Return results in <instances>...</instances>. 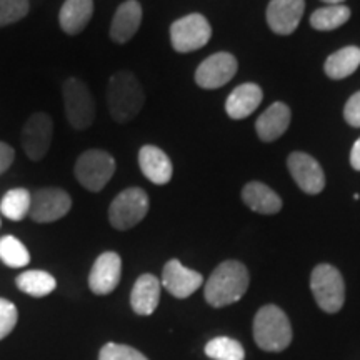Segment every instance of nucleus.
Returning <instances> with one entry per match:
<instances>
[{"label":"nucleus","instance_id":"f257e3e1","mask_svg":"<svg viewBox=\"0 0 360 360\" xmlns=\"http://www.w3.org/2000/svg\"><path fill=\"white\" fill-rule=\"evenodd\" d=\"M249 289V270L237 260H225L214 270L205 283L204 295L212 307L236 304Z\"/></svg>","mask_w":360,"mask_h":360},{"label":"nucleus","instance_id":"f03ea898","mask_svg":"<svg viewBox=\"0 0 360 360\" xmlns=\"http://www.w3.org/2000/svg\"><path fill=\"white\" fill-rule=\"evenodd\" d=\"M107 103L112 119L119 124H127L141 114L146 94L132 72L120 70L112 75L107 89Z\"/></svg>","mask_w":360,"mask_h":360},{"label":"nucleus","instance_id":"7ed1b4c3","mask_svg":"<svg viewBox=\"0 0 360 360\" xmlns=\"http://www.w3.org/2000/svg\"><path fill=\"white\" fill-rule=\"evenodd\" d=\"M254 339L265 352H282L292 342V327L277 305H264L254 319Z\"/></svg>","mask_w":360,"mask_h":360},{"label":"nucleus","instance_id":"20e7f679","mask_svg":"<svg viewBox=\"0 0 360 360\" xmlns=\"http://www.w3.org/2000/svg\"><path fill=\"white\" fill-rule=\"evenodd\" d=\"M310 289L314 299L323 312L335 314L345 302V283L339 269L330 264H321L312 270Z\"/></svg>","mask_w":360,"mask_h":360},{"label":"nucleus","instance_id":"39448f33","mask_svg":"<svg viewBox=\"0 0 360 360\" xmlns=\"http://www.w3.org/2000/svg\"><path fill=\"white\" fill-rule=\"evenodd\" d=\"M115 174V160L109 152L90 148L79 155L74 175L77 182L90 192H101Z\"/></svg>","mask_w":360,"mask_h":360},{"label":"nucleus","instance_id":"423d86ee","mask_svg":"<svg viewBox=\"0 0 360 360\" xmlns=\"http://www.w3.org/2000/svg\"><path fill=\"white\" fill-rule=\"evenodd\" d=\"M64 109L69 124L75 130H85L96 120V101L84 80L69 77L64 82Z\"/></svg>","mask_w":360,"mask_h":360},{"label":"nucleus","instance_id":"0eeeda50","mask_svg":"<svg viewBox=\"0 0 360 360\" xmlns=\"http://www.w3.org/2000/svg\"><path fill=\"white\" fill-rule=\"evenodd\" d=\"M148 212V195L141 187L120 192L109 207V220L117 231H129L142 222Z\"/></svg>","mask_w":360,"mask_h":360},{"label":"nucleus","instance_id":"6e6552de","mask_svg":"<svg viewBox=\"0 0 360 360\" xmlns=\"http://www.w3.org/2000/svg\"><path fill=\"white\" fill-rule=\"evenodd\" d=\"M212 27L202 13H188L170 25V42L180 53L199 51L209 44Z\"/></svg>","mask_w":360,"mask_h":360},{"label":"nucleus","instance_id":"1a4fd4ad","mask_svg":"<svg viewBox=\"0 0 360 360\" xmlns=\"http://www.w3.org/2000/svg\"><path fill=\"white\" fill-rule=\"evenodd\" d=\"M53 137V122L45 112H35L25 120L20 132V142L25 155L39 162L47 155Z\"/></svg>","mask_w":360,"mask_h":360},{"label":"nucleus","instance_id":"9d476101","mask_svg":"<svg viewBox=\"0 0 360 360\" xmlns=\"http://www.w3.org/2000/svg\"><path fill=\"white\" fill-rule=\"evenodd\" d=\"M70 207L72 199L65 191L58 187H44L32 195L29 217L39 224L56 222L70 212Z\"/></svg>","mask_w":360,"mask_h":360},{"label":"nucleus","instance_id":"9b49d317","mask_svg":"<svg viewBox=\"0 0 360 360\" xmlns=\"http://www.w3.org/2000/svg\"><path fill=\"white\" fill-rule=\"evenodd\" d=\"M237 58L229 52H217L207 57L195 70V84L202 89L214 90L231 82L237 74Z\"/></svg>","mask_w":360,"mask_h":360},{"label":"nucleus","instance_id":"f8f14e48","mask_svg":"<svg viewBox=\"0 0 360 360\" xmlns=\"http://www.w3.org/2000/svg\"><path fill=\"white\" fill-rule=\"evenodd\" d=\"M287 167L300 191L309 195H317L326 187V175L317 160L305 152H292L287 159Z\"/></svg>","mask_w":360,"mask_h":360},{"label":"nucleus","instance_id":"ddd939ff","mask_svg":"<svg viewBox=\"0 0 360 360\" xmlns=\"http://www.w3.org/2000/svg\"><path fill=\"white\" fill-rule=\"evenodd\" d=\"M122 274V259L115 252H103L94 264L89 276V287L94 294L107 295L115 290Z\"/></svg>","mask_w":360,"mask_h":360},{"label":"nucleus","instance_id":"4468645a","mask_svg":"<svg viewBox=\"0 0 360 360\" xmlns=\"http://www.w3.org/2000/svg\"><path fill=\"white\" fill-rule=\"evenodd\" d=\"M304 8L305 0H270L265 12L270 30L277 35H290L299 27Z\"/></svg>","mask_w":360,"mask_h":360},{"label":"nucleus","instance_id":"2eb2a0df","mask_svg":"<svg viewBox=\"0 0 360 360\" xmlns=\"http://www.w3.org/2000/svg\"><path fill=\"white\" fill-rule=\"evenodd\" d=\"M204 283L202 274L195 270L187 269L177 259L169 260L165 264L164 272H162V285L167 289L169 294H172L177 299H187L191 297L200 285Z\"/></svg>","mask_w":360,"mask_h":360},{"label":"nucleus","instance_id":"dca6fc26","mask_svg":"<svg viewBox=\"0 0 360 360\" xmlns=\"http://www.w3.org/2000/svg\"><path fill=\"white\" fill-rule=\"evenodd\" d=\"M139 167L155 186H165L174 175L172 162L164 150L155 146H143L139 152Z\"/></svg>","mask_w":360,"mask_h":360},{"label":"nucleus","instance_id":"f3484780","mask_svg":"<svg viewBox=\"0 0 360 360\" xmlns=\"http://www.w3.org/2000/svg\"><path fill=\"white\" fill-rule=\"evenodd\" d=\"M142 22V6L137 0H127L119 6L110 24V39L115 44H125L137 34Z\"/></svg>","mask_w":360,"mask_h":360},{"label":"nucleus","instance_id":"a211bd4d","mask_svg":"<svg viewBox=\"0 0 360 360\" xmlns=\"http://www.w3.org/2000/svg\"><path fill=\"white\" fill-rule=\"evenodd\" d=\"M292 119V112L289 105L283 102H276L259 117L255 122V130H257L259 139L262 142H274L278 137L285 134L289 129Z\"/></svg>","mask_w":360,"mask_h":360},{"label":"nucleus","instance_id":"6ab92c4d","mask_svg":"<svg viewBox=\"0 0 360 360\" xmlns=\"http://www.w3.org/2000/svg\"><path fill=\"white\" fill-rule=\"evenodd\" d=\"M262 89L257 84H242L232 90L225 101V112L233 120L247 119L262 102Z\"/></svg>","mask_w":360,"mask_h":360},{"label":"nucleus","instance_id":"aec40b11","mask_svg":"<svg viewBox=\"0 0 360 360\" xmlns=\"http://www.w3.org/2000/svg\"><path fill=\"white\" fill-rule=\"evenodd\" d=\"M160 300V281L152 274H143L135 282L132 294H130V305L134 312L139 315H150L155 312Z\"/></svg>","mask_w":360,"mask_h":360},{"label":"nucleus","instance_id":"412c9836","mask_svg":"<svg viewBox=\"0 0 360 360\" xmlns=\"http://www.w3.org/2000/svg\"><path fill=\"white\" fill-rule=\"evenodd\" d=\"M242 200L254 212L264 215H274L281 212L282 199L269 186L262 182H249L242 188Z\"/></svg>","mask_w":360,"mask_h":360},{"label":"nucleus","instance_id":"4be33fe9","mask_svg":"<svg viewBox=\"0 0 360 360\" xmlns=\"http://www.w3.org/2000/svg\"><path fill=\"white\" fill-rule=\"evenodd\" d=\"M94 15V0H65L58 13V24L67 35H77Z\"/></svg>","mask_w":360,"mask_h":360},{"label":"nucleus","instance_id":"5701e85b","mask_svg":"<svg viewBox=\"0 0 360 360\" xmlns=\"http://www.w3.org/2000/svg\"><path fill=\"white\" fill-rule=\"evenodd\" d=\"M360 67V49L355 45L340 49L327 57L323 70L332 80H340L352 75Z\"/></svg>","mask_w":360,"mask_h":360},{"label":"nucleus","instance_id":"b1692460","mask_svg":"<svg viewBox=\"0 0 360 360\" xmlns=\"http://www.w3.org/2000/svg\"><path fill=\"white\" fill-rule=\"evenodd\" d=\"M17 287L32 297H45L56 290L57 282L53 276L45 270H27L17 277Z\"/></svg>","mask_w":360,"mask_h":360},{"label":"nucleus","instance_id":"393cba45","mask_svg":"<svg viewBox=\"0 0 360 360\" xmlns=\"http://www.w3.org/2000/svg\"><path fill=\"white\" fill-rule=\"evenodd\" d=\"M30 204H32V193L27 188H12L0 202V212L6 215L7 219L19 222V220L29 215Z\"/></svg>","mask_w":360,"mask_h":360},{"label":"nucleus","instance_id":"a878e982","mask_svg":"<svg viewBox=\"0 0 360 360\" xmlns=\"http://www.w3.org/2000/svg\"><path fill=\"white\" fill-rule=\"evenodd\" d=\"M350 19V8L345 6H326L322 8H317L312 15H310V25L315 30H327L339 29Z\"/></svg>","mask_w":360,"mask_h":360},{"label":"nucleus","instance_id":"bb28decb","mask_svg":"<svg viewBox=\"0 0 360 360\" xmlns=\"http://www.w3.org/2000/svg\"><path fill=\"white\" fill-rule=\"evenodd\" d=\"M205 355L212 360H244L242 344L232 337H215L205 345Z\"/></svg>","mask_w":360,"mask_h":360},{"label":"nucleus","instance_id":"cd10ccee","mask_svg":"<svg viewBox=\"0 0 360 360\" xmlns=\"http://www.w3.org/2000/svg\"><path fill=\"white\" fill-rule=\"evenodd\" d=\"M0 260L12 269L25 267L30 262V254L19 238L6 236L0 238Z\"/></svg>","mask_w":360,"mask_h":360},{"label":"nucleus","instance_id":"c85d7f7f","mask_svg":"<svg viewBox=\"0 0 360 360\" xmlns=\"http://www.w3.org/2000/svg\"><path fill=\"white\" fill-rule=\"evenodd\" d=\"M29 0H0V27L15 24L29 13Z\"/></svg>","mask_w":360,"mask_h":360},{"label":"nucleus","instance_id":"c756f323","mask_svg":"<svg viewBox=\"0 0 360 360\" xmlns=\"http://www.w3.org/2000/svg\"><path fill=\"white\" fill-rule=\"evenodd\" d=\"M98 360H148L146 355L139 352L129 345L122 344H105L101 349V354H98Z\"/></svg>","mask_w":360,"mask_h":360},{"label":"nucleus","instance_id":"7c9ffc66","mask_svg":"<svg viewBox=\"0 0 360 360\" xmlns=\"http://www.w3.org/2000/svg\"><path fill=\"white\" fill-rule=\"evenodd\" d=\"M17 319H19V314H17L15 305L11 300L0 299V340L13 330Z\"/></svg>","mask_w":360,"mask_h":360},{"label":"nucleus","instance_id":"2f4dec72","mask_svg":"<svg viewBox=\"0 0 360 360\" xmlns=\"http://www.w3.org/2000/svg\"><path fill=\"white\" fill-rule=\"evenodd\" d=\"M344 119L350 127H360V92L354 94L345 103Z\"/></svg>","mask_w":360,"mask_h":360},{"label":"nucleus","instance_id":"473e14b6","mask_svg":"<svg viewBox=\"0 0 360 360\" xmlns=\"http://www.w3.org/2000/svg\"><path fill=\"white\" fill-rule=\"evenodd\" d=\"M13 159H15V152H13V148L6 142H0V175L7 172L8 167L12 165Z\"/></svg>","mask_w":360,"mask_h":360},{"label":"nucleus","instance_id":"72a5a7b5","mask_svg":"<svg viewBox=\"0 0 360 360\" xmlns=\"http://www.w3.org/2000/svg\"><path fill=\"white\" fill-rule=\"evenodd\" d=\"M350 165L360 172V139L355 141L352 150H350Z\"/></svg>","mask_w":360,"mask_h":360},{"label":"nucleus","instance_id":"f704fd0d","mask_svg":"<svg viewBox=\"0 0 360 360\" xmlns=\"http://www.w3.org/2000/svg\"><path fill=\"white\" fill-rule=\"evenodd\" d=\"M322 2L327 6H344L345 0H322Z\"/></svg>","mask_w":360,"mask_h":360}]
</instances>
